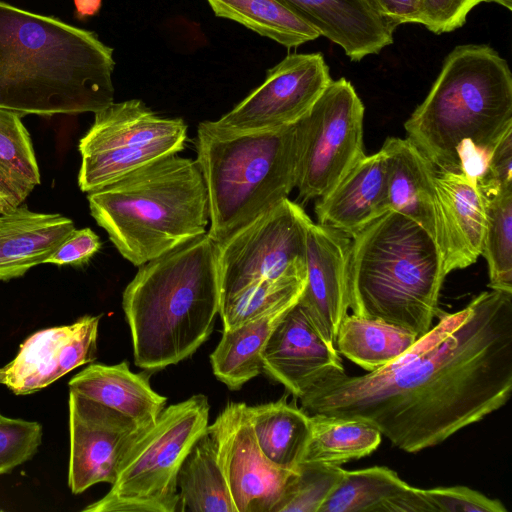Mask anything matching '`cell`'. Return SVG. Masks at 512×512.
I'll return each instance as SVG.
<instances>
[{
    "label": "cell",
    "instance_id": "obj_40",
    "mask_svg": "<svg viewBox=\"0 0 512 512\" xmlns=\"http://www.w3.org/2000/svg\"><path fill=\"white\" fill-rule=\"evenodd\" d=\"M422 0H366L369 6L394 29L405 23H419Z\"/></svg>",
    "mask_w": 512,
    "mask_h": 512
},
{
    "label": "cell",
    "instance_id": "obj_15",
    "mask_svg": "<svg viewBox=\"0 0 512 512\" xmlns=\"http://www.w3.org/2000/svg\"><path fill=\"white\" fill-rule=\"evenodd\" d=\"M101 316L85 315L70 325L31 334L15 358L0 368V384L16 395L35 393L96 359Z\"/></svg>",
    "mask_w": 512,
    "mask_h": 512
},
{
    "label": "cell",
    "instance_id": "obj_13",
    "mask_svg": "<svg viewBox=\"0 0 512 512\" xmlns=\"http://www.w3.org/2000/svg\"><path fill=\"white\" fill-rule=\"evenodd\" d=\"M246 405L227 403L206 431L215 442L236 512H273L295 471L280 469L264 456Z\"/></svg>",
    "mask_w": 512,
    "mask_h": 512
},
{
    "label": "cell",
    "instance_id": "obj_10",
    "mask_svg": "<svg viewBox=\"0 0 512 512\" xmlns=\"http://www.w3.org/2000/svg\"><path fill=\"white\" fill-rule=\"evenodd\" d=\"M364 105L345 78L331 80L298 121L296 187L303 202L330 192L365 156Z\"/></svg>",
    "mask_w": 512,
    "mask_h": 512
},
{
    "label": "cell",
    "instance_id": "obj_4",
    "mask_svg": "<svg viewBox=\"0 0 512 512\" xmlns=\"http://www.w3.org/2000/svg\"><path fill=\"white\" fill-rule=\"evenodd\" d=\"M349 309L414 334L433 326L441 312L442 254L433 238L410 218L388 210L352 237Z\"/></svg>",
    "mask_w": 512,
    "mask_h": 512
},
{
    "label": "cell",
    "instance_id": "obj_30",
    "mask_svg": "<svg viewBox=\"0 0 512 512\" xmlns=\"http://www.w3.org/2000/svg\"><path fill=\"white\" fill-rule=\"evenodd\" d=\"M217 17L292 48L315 40L319 32L280 0H206Z\"/></svg>",
    "mask_w": 512,
    "mask_h": 512
},
{
    "label": "cell",
    "instance_id": "obj_11",
    "mask_svg": "<svg viewBox=\"0 0 512 512\" xmlns=\"http://www.w3.org/2000/svg\"><path fill=\"white\" fill-rule=\"evenodd\" d=\"M310 217L289 198L217 244L220 305L261 280L306 279Z\"/></svg>",
    "mask_w": 512,
    "mask_h": 512
},
{
    "label": "cell",
    "instance_id": "obj_41",
    "mask_svg": "<svg viewBox=\"0 0 512 512\" xmlns=\"http://www.w3.org/2000/svg\"><path fill=\"white\" fill-rule=\"evenodd\" d=\"M491 152L492 149L478 146L471 140L461 141L456 148L460 172L480 183L488 172Z\"/></svg>",
    "mask_w": 512,
    "mask_h": 512
},
{
    "label": "cell",
    "instance_id": "obj_14",
    "mask_svg": "<svg viewBox=\"0 0 512 512\" xmlns=\"http://www.w3.org/2000/svg\"><path fill=\"white\" fill-rule=\"evenodd\" d=\"M68 486L80 494L97 483L113 484L129 449L147 428L124 414L69 391Z\"/></svg>",
    "mask_w": 512,
    "mask_h": 512
},
{
    "label": "cell",
    "instance_id": "obj_24",
    "mask_svg": "<svg viewBox=\"0 0 512 512\" xmlns=\"http://www.w3.org/2000/svg\"><path fill=\"white\" fill-rule=\"evenodd\" d=\"M258 446L276 467L296 471L310 433V415L283 397L275 402L246 405Z\"/></svg>",
    "mask_w": 512,
    "mask_h": 512
},
{
    "label": "cell",
    "instance_id": "obj_3",
    "mask_svg": "<svg viewBox=\"0 0 512 512\" xmlns=\"http://www.w3.org/2000/svg\"><path fill=\"white\" fill-rule=\"evenodd\" d=\"M122 307L138 367L154 372L190 357L220 310L216 242L206 232L139 266Z\"/></svg>",
    "mask_w": 512,
    "mask_h": 512
},
{
    "label": "cell",
    "instance_id": "obj_44",
    "mask_svg": "<svg viewBox=\"0 0 512 512\" xmlns=\"http://www.w3.org/2000/svg\"><path fill=\"white\" fill-rule=\"evenodd\" d=\"M486 2H495L501 6H504L508 10L512 9V0H486Z\"/></svg>",
    "mask_w": 512,
    "mask_h": 512
},
{
    "label": "cell",
    "instance_id": "obj_6",
    "mask_svg": "<svg viewBox=\"0 0 512 512\" xmlns=\"http://www.w3.org/2000/svg\"><path fill=\"white\" fill-rule=\"evenodd\" d=\"M404 127L438 171L460 172L456 148L461 141L493 149L512 128V74L506 60L487 45L455 47Z\"/></svg>",
    "mask_w": 512,
    "mask_h": 512
},
{
    "label": "cell",
    "instance_id": "obj_26",
    "mask_svg": "<svg viewBox=\"0 0 512 512\" xmlns=\"http://www.w3.org/2000/svg\"><path fill=\"white\" fill-rule=\"evenodd\" d=\"M21 113L0 108V215L20 207L40 184V171Z\"/></svg>",
    "mask_w": 512,
    "mask_h": 512
},
{
    "label": "cell",
    "instance_id": "obj_45",
    "mask_svg": "<svg viewBox=\"0 0 512 512\" xmlns=\"http://www.w3.org/2000/svg\"><path fill=\"white\" fill-rule=\"evenodd\" d=\"M8 417L6 416H3L1 413H0V423L4 422Z\"/></svg>",
    "mask_w": 512,
    "mask_h": 512
},
{
    "label": "cell",
    "instance_id": "obj_12",
    "mask_svg": "<svg viewBox=\"0 0 512 512\" xmlns=\"http://www.w3.org/2000/svg\"><path fill=\"white\" fill-rule=\"evenodd\" d=\"M331 80L321 53L289 54L267 71L261 85L228 113L209 123L231 133L295 124L312 108Z\"/></svg>",
    "mask_w": 512,
    "mask_h": 512
},
{
    "label": "cell",
    "instance_id": "obj_36",
    "mask_svg": "<svg viewBox=\"0 0 512 512\" xmlns=\"http://www.w3.org/2000/svg\"><path fill=\"white\" fill-rule=\"evenodd\" d=\"M435 511L438 512H506L504 504L466 486L422 489Z\"/></svg>",
    "mask_w": 512,
    "mask_h": 512
},
{
    "label": "cell",
    "instance_id": "obj_42",
    "mask_svg": "<svg viewBox=\"0 0 512 512\" xmlns=\"http://www.w3.org/2000/svg\"><path fill=\"white\" fill-rule=\"evenodd\" d=\"M434 512L422 489L408 484L406 488L383 501L376 512Z\"/></svg>",
    "mask_w": 512,
    "mask_h": 512
},
{
    "label": "cell",
    "instance_id": "obj_31",
    "mask_svg": "<svg viewBox=\"0 0 512 512\" xmlns=\"http://www.w3.org/2000/svg\"><path fill=\"white\" fill-rule=\"evenodd\" d=\"M408 486L385 466L344 470L319 512H376L379 505Z\"/></svg>",
    "mask_w": 512,
    "mask_h": 512
},
{
    "label": "cell",
    "instance_id": "obj_38",
    "mask_svg": "<svg viewBox=\"0 0 512 512\" xmlns=\"http://www.w3.org/2000/svg\"><path fill=\"white\" fill-rule=\"evenodd\" d=\"M512 128L495 143L486 177L478 183L483 194L489 195L500 189L512 188Z\"/></svg>",
    "mask_w": 512,
    "mask_h": 512
},
{
    "label": "cell",
    "instance_id": "obj_7",
    "mask_svg": "<svg viewBox=\"0 0 512 512\" xmlns=\"http://www.w3.org/2000/svg\"><path fill=\"white\" fill-rule=\"evenodd\" d=\"M197 164L209 206L208 235L218 244L288 198L297 179L296 123L231 133L198 125Z\"/></svg>",
    "mask_w": 512,
    "mask_h": 512
},
{
    "label": "cell",
    "instance_id": "obj_8",
    "mask_svg": "<svg viewBox=\"0 0 512 512\" xmlns=\"http://www.w3.org/2000/svg\"><path fill=\"white\" fill-rule=\"evenodd\" d=\"M210 405L203 394L165 407L124 457L108 493L84 512H175L177 476L197 440L206 432Z\"/></svg>",
    "mask_w": 512,
    "mask_h": 512
},
{
    "label": "cell",
    "instance_id": "obj_37",
    "mask_svg": "<svg viewBox=\"0 0 512 512\" xmlns=\"http://www.w3.org/2000/svg\"><path fill=\"white\" fill-rule=\"evenodd\" d=\"M486 0H422L419 24L435 34L451 32L466 22L468 13Z\"/></svg>",
    "mask_w": 512,
    "mask_h": 512
},
{
    "label": "cell",
    "instance_id": "obj_25",
    "mask_svg": "<svg viewBox=\"0 0 512 512\" xmlns=\"http://www.w3.org/2000/svg\"><path fill=\"white\" fill-rule=\"evenodd\" d=\"M178 511L236 512L216 445L206 431L184 459L177 476Z\"/></svg>",
    "mask_w": 512,
    "mask_h": 512
},
{
    "label": "cell",
    "instance_id": "obj_32",
    "mask_svg": "<svg viewBox=\"0 0 512 512\" xmlns=\"http://www.w3.org/2000/svg\"><path fill=\"white\" fill-rule=\"evenodd\" d=\"M305 284L306 279L261 280L244 287L220 305L223 330L292 307Z\"/></svg>",
    "mask_w": 512,
    "mask_h": 512
},
{
    "label": "cell",
    "instance_id": "obj_21",
    "mask_svg": "<svg viewBox=\"0 0 512 512\" xmlns=\"http://www.w3.org/2000/svg\"><path fill=\"white\" fill-rule=\"evenodd\" d=\"M338 44L352 61L378 54L393 43L394 28L366 0H280Z\"/></svg>",
    "mask_w": 512,
    "mask_h": 512
},
{
    "label": "cell",
    "instance_id": "obj_20",
    "mask_svg": "<svg viewBox=\"0 0 512 512\" xmlns=\"http://www.w3.org/2000/svg\"><path fill=\"white\" fill-rule=\"evenodd\" d=\"M318 223L350 237L389 209L387 161L380 149L364 156L315 204Z\"/></svg>",
    "mask_w": 512,
    "mask_h": 512
},
{
    "label": "cell",
    "instance_id": "obj_39",
    "mask_svg": "<svg viewBox=\"0 0 512 512\" xmlns=\"http://www.w3.org/2000/svg\"><path fill=\"white\" fill-rule=\"evenodd\" d=\"M101 248L99 236L90 228L74 229L46 260L55 265L82 266Z\"/></svg>",
    "mask_w": 512,
    "mask_h": 512
},
{
    "label": "cell",
    "instance_id": "obj_9",
    "mask_svg": "<svg viewBox=\"0 0 512 512\" xmlns=\"http://www.w3.org/2000/svg\"><path fill=\"white\" fill-rule=\"evenodd\" d=\"M187 128L183 119L160 117L139 99L113 102L95 112L78 145L80 190L93 192L155 160L179 153Z\"/></svg>",
    "mask_w": 512,
    "mask_h": 512
},
{
    "label": "cell",
    "instance_id": "obj_17",
    "mask_svg": "<svg viewBox=\"0 0 512 512\" xmlns=\"http://www.w3.org/2000/svg\"><path fill=\"white\" fill-rule=\"evenodd\" d=\"M352 238L312 222L306 238V284L299 299L322 334L335 345L338 328L349 310Z\"/></svg>",
    "mask_w": 512,
    "mask_h": 512
},
{
    "label": "cell",
    "instance_id": "obj_19",
    "mask_svg": "<svg viewBox=\"0 0 512 512\" xmlns=\"http://www.w3.org/2000/svg\"><path fill=\"white\" fill-rule=\"evenodd\" d=\"M443 227V263L447 274L475 263L482 254L486 197L462 172L438 171L435 178Z\"/></svg>",
    "mask_w": 512,
    "mask_h": 512
},
{
    "label": "cell",
    "instance_id": "obj_16",
    "mask_svg": "<svg viewBox=\"0 0 512 512\" xmlns=\"http://www.w3.org/2000/svg\"><path fill=\"white\" fill-rule=\"evenodd\" d=\"M262 370L295 398L333 372H345L339 352L300 301L277 323L262 353Z\"/></svg>",
    "mask_w": 512,
    "mask_h": 512
},
{
    "label": "cell",
    "instance_id": "obj_29",
    "mask_svg": "<svg viewBox=\"0 0 512 512\" xmlns=\"http://www.w3.org/2000/svg\"><path fill=\"white\" fill-rule=\"evenodd\" d=\"M380 442L381 433L366 422L312 414L309 438L299 464L340 466L371 454Z\"/></svg>",
    "mask_w": 512,
    "mask_h": 512
},
{
    "label": "cell",
    "instance_id": "obj_28",
    "mask_svg": "<svg viewBox=\"0 0 512 512\" xmlns=\"http://www.w3.org/2000/svg\"><path fill=\"white\" fill-rule=\"evenodd\" d=\"M417 337L387 322L347 314L336 335L339 354L368 372L380 369L402 356Z\"/></svg>",
    "mask_w": 512,
    "mask_h": 512
},
{
    "label": "cell",
    "instance_id": "obj_23",
    "mask_svg": "<svg viewBox=\"0 0 512 512\" xmlns=\"http://www.w3.org/2000/svg\"><path fill=\"white\" fill-rule=\"evenodd\" d=\"M69 391L114 409L148 428L164 410L167 398L154 391L149 375L134 373L129 363L91 364L73 376Z\"/></svg>",
    "mask_w": 512,
    "mask_h": 512
},
{
    "label": "cell",
    "instance_id": "obj_18",
    "mask_svg": "<svg viewBox=\"0 0 512 512\" xmlns=\"http://www.w3.org/2000/svg\"><path fill=\"white\" fill-rule=\"evenodd\" d=\"M381 150L387 161L389 209L424 228L442 254L444 227L435 183L436 167L408 138L388 137Z\"/></svg>",
    "mask_w": 512,
    "mask_h": 512
},
{
    "label": "cell",
    "instance_id": "obj_34",
    "mask_svg": "<svg viewBox=\"0 0 512 512\" xmlns=\"http://www.w3.org/2000/svg\"><path fill=\"white\" fill-rule=\"evenodd\" d=\"M343 473L344 469L336 465L299 464L273 512H319Z\"/></svg>",
    "mask_w": 512,
    "mask_h": 512
},
{
    "label": "cell",
    "instance_id": "obj_43",
    "mask_svg": "<svg viewBox=\"0 0 512 512\" xmlns=\"http://www.w3.org/2000/svg\"><path fill=\"white\" fill-rule=\"evenodd\" d=\"M75 15L79 20L95 16L101 9L102 0H74Z\"/></svg>",
    "mask_w": 512,
    "mask_h": 512
},
{
    "label": "cell",
    "instance_id": "obj_5",
    "mask_svg": "<svg viewBox=\"0 0 512 512\" xmlns=\"http://www.w3.org/2000/svg\"><path fill=\"white\" fill-rule=\"evenodd\" d=\"M177 154L88 193L92 217L134 266L206 233L209 206L203 176L196 161Z\"/></svg>",
    "mask_w": 512,
    "mask_h": 512
},
{
    "label": "cell",
    "instance_id": "obj_1",
    "mask_svg": "<svg viewBox=\"0 0 512 512\" xmlns=\"http://www.w3.org/2000/svg\"><path fill=\"white\" fill-rule=\"evenodd\" d=\"M438 317L389 365L318 380L298 398L301 409L366 422L408 453L434 447L500 409L512 392V293L485 291Z\"/></svg>",
    "mask_w": 512,
    "mask_h": 512
},
{
    "label": "cell",
    "instance_id": "obj_2",
    "mask_svg": "<svg viewBox=\"0 0 512 512\" xmlns=\"http://www.w3.org/2000/svg\"><path fill=\"white\" fill-rule=\"evenodd\" d=\"M113 49L89 30L0 0V108L53 116L114 102Z\"/></svg>",
    "mask_w": 512,
    "mask_h": 512
},
{
    "label": "cell",
    "instance_id": "obj_27",
    "mask_svg": "<svg viewBox=\"0 0 512 512\" xmlns=\"http://www.w3.org/2000/svg\"><path fill=\"white\" fill-rule=\"evenodd\" d=\"M290 308L223 330L220 342L210 355L216 378L231 390H238L256 377L262 371L261 353L275 326Z\"/></svg>",
    "mask_w": 512,
    "mask_h": 512
},
{
    "label": "cell",
    "instance_id": "obj_33",
    "mask_svg": "<svg viewBox=\"0 0 512 512\" xmlns=\"http://www.w3.org/2000/svg\"><path fill=\"white\" fill-rule=\"evenodd\" d=\"M482 254L489 270V287L512 293V188L486 195Z\"/></svg>",
    "mask_w": 512,
    "mask_h": 512
},
{
    "label": "cell",
    "instance_id": "obj_35",
    "mask_svg": "<svg viewBox=\"0 0 512 512\" xmlns=\"http://www.w3.org/2000/svg\"><path fill=\"white\" fill-rule=\"evenodd\" d=\"M41 440L42 426L36 421L7 418L0 423V475L31 459Z\"/></svg>",
    "mask_w": 512,
    "mask_h": 512
},
{
    "label": "cell",
    "instance_id": "obj_22",
    "mask_svg": "<svg viewBox=\"0 0 512 512\" xmlns=\"http://www.w3.org/2000/svg\"><path fill=\"white\" fill-rule=\"evenodd\" d=\"M74 229L68 217L33 212L22 205L0 215V281L21 277L46 263Z\"/></svg>",
    "mask_w": 512,
    "mask_h": 512
}]
</instances>
